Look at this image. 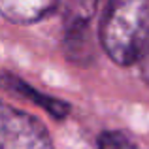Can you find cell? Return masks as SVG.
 <instances>
[{
	"mask_svg": "<svg viewBox=\"0 0 149 149\" xmlns=\"http://www.w3.org/2000/svg\"><path fill=\"white\" fill-rule=\"evenodd\" d=\"M57 10V0H0V15L13 23H36Z\"/></svg>",
	"mask_w": 149,
	"mask_h": 149,
	"instance_id": "obj_4",
	"label": "cell"
},
{
	"mask_svg": "<svg viewBox=\"0 0 149 149\" xmlns=\"http://www.w3.org/2000/svg\"><path fill=\"white\" fill-rule=\"evenodd\" d=\"M62 49L68 61L76 62V64H89L95 57V44H93L89 25L64 26Z\"/></svg>",
	"mask_w": 149,
	"mask_h": 149,
	"instance_id": "obj_5",
	"label": "cell"
},
{
	"mask_svg": "<svg viewBox=\"0 0 149 149\" xmlns=\"http://www.w3.org/2000/svg\"><path fill=\"white\" fill-rule=\"evenodd\" d=\"M98 149H136L130 136L121 130H108L102 132L98 138Z\"/></svg>",
	"mask_w": 149,
	"mask_h": 149,
	"instance_id": "obj_7",
	"label": "cell"
},
{
	"mask_svg": "<svg viewBox=\"0 0 149 149\" xmlns=\"http://www.w3.org/2000/svg\"><path fill=\"white\" fill-rule=\"evenodd\" d=\"M0 85L6 87L8 91L15 93V95H21L23 98L32 100V104L44 108L45 111H49L51 115L57 117V119H64V117L68 115V111H70V106L66 104V102L57 100V98L47 96V95H42V93H38L34 87L26 85L25 81H21L19 77H15V76H10V74H0Z\"/></svg>",
	"mask_w": 149,
	"mask_h": 149,
	"instance_id": "obj_3",
	"label": "cell"
},
{
	"mask_svg": "<svg viewBox=\"0 0 149 149\" xmlns=\"http://www.w3.org/2000/svg\"><path fill=\"white\" fill-rule=\"evenodd\" d=\"M140 72H142V77L149 83V47L143 51V55L140 57Z\"/></svg>",
	"mask_w": 149,
	"mask_h": 149,
	"instance_id": "obj_8",
	"label": "cell"
},
{
	"mask_svg": "<svg viewBox=\"0 0 149 149\" xmlns=\"http://www.w3.org/2000/svg\"><path fill=\"white\" fill-rule=\"evenodd\" d=\"M98 0H57V10L61 13L62 25H89L96 13Z\"/></svg>",
	"mask_w": 149,
	"mask_h": 149,
	"instance_id": "obj_6",
	"label": "cell"
},
{
	"mask_svg": "<svg viewBox=\"0 0 149 149\" xmlns=\"http://www.w3.org/2000/svg\"><path fill=\"white\" fill-rule=\"evenodd\" d=\"M98 36L113 62H138L149 47V0H109Z\"/></svg>",
	"mask_w": 149,
	"mask_h": 149,
	"instance_id": "obj_1",
	"label": "cell"
},
{
	"mask_svg": "<svg viewBox=\"0 0 149 149\" xmlns=\"http://www.w3.org/2000/svg\"><path fill=\"white\" fill-rule=\"evenodd\" d=\"M0 149H53V142L40 121L0 102Z\"/></svg>",
	"mask_w": 149,
	"mask_h": 149,
	"instance_id": "obj_2",
	"label": "cell"
}]
</instances>
